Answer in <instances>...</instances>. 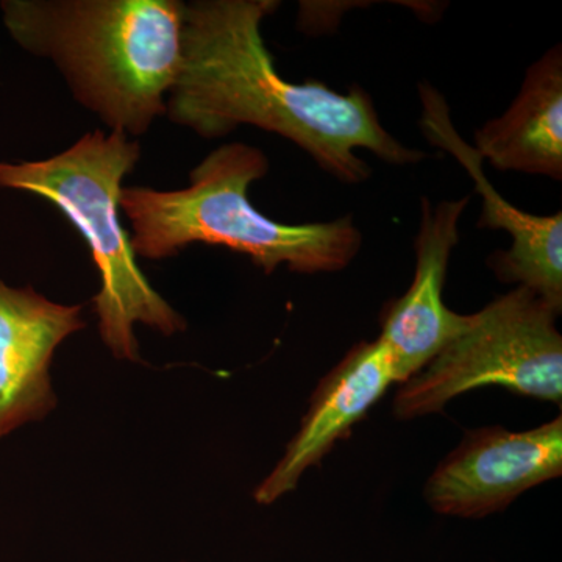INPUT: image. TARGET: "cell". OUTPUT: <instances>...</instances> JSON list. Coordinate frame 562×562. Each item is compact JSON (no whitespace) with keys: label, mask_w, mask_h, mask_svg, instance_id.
Masks as SVG:
<instances>
[{"label":"cell","mask_w":562,"mask_h":562,"mask_svg":"<svg viewBox=\"0 0 562 562\" xmlns=\"http://www.w3.org/2000/svg\"><path fill=\"white\" fill-rule=\"evenodd\" d=\"M277 0H198L184 3L181 65L166 113L203 138H222L241 125L297 144L322 171L347 184L371 179L358 150L387 165L428 157L405 146L380 121L371 94L353 85L338 92L322 81L294 83L276 68L261 35Z\"/></svg>","instance_id":"cell-1"},{"label":"cell","mask_w":562,"mask_h":562,"mask_svg":"<svg viewBox=\"0 0 562 562\" xmlns=\"http://www.w3.org/2000/svg\"><path fill=\"white\" fill-rule=\"evenodd\" d=\"M24 49L50 58L81 105L111 128L144 135L166 113L181 65L180 0H7Z\"/></svg>","instance_id":"cell-2"},{"label":"cell","mask_w":562,"mask_h":562,"mask_svg":"<svg viewBox=\"0 0 562 562\" xmlns=\"http://www.w3.org/2000/svg\"><path fill=\"white\" fill-rule=\"evenodd\" d=\"M269 172L257 147L232 143L211 151L177 191L122 188L120 206L132 224V249L146 260L176 257L192 244L227 247L266 273L344 271L360 254L362 235L353 217L283 224L262 214L249 187Z\"/></svg>","instance_id":"cell-3"},{"label":"cell","mask_w":562,"mask_h":562,"mask_svg":"<svg viewBox=\"0 0 562 562\" xmlns=\"http://www.w3.org/2000/svg\"><path fill=\"white\" fill-rule=\"evenodd\" d=\"M140 158L138 140L101 131L81 136L63 154L41 161L0 162V188L31 192L54 203L90 247L102 288L92 299L102 341L120 360H139L133 325L162 335L187 324L140 272L131 236L122 227V180Z\"/></svg>","instance_id":"cell-4"},{"label":"cell","mask_w":562,"mask_h":562,"mask_svg":"<svg viewBox=\"0 0 562 562\" xmlns=\"http://www.w3.org/2000/svg\"><path fill=\"white\" fill-rule=\"evenodd\" d=\"M560 312L517 286L468 314L464 327L395 392L397 419L442 412L465 392L486 386L553 403L562 401Z\"/></svg>","instance_id":"cell-5"},{"label":"cell","mask_w":562,"mask_h":562,"mask_svg":"<svg viewBox=\"0 0 562 562\" xmlns=\"http://www.w3.org/2000/svg\"><path fill=\"white\" fill-rule=\"evenodd\" d=\"M561 473V416L527 431L482 428L465 432L443 458L428 479L425 498L443 516L483 519Z\"/></svg>","instance_id":"cell-6"},{"label":"cell","mask_w":562,"mask_h":562,"mask_svg":"<svg viewBox=\"0 0 562 562\" xmlns=\"http://www.w3.org/2000/svg\"><path fill=\"white\" fill-rule=\"evenodd\" d=\"M420 131L431 146L449 151L472 177L483 199L476 227L506 232L512 247L490 257V268L503 283H517L543 299L557 312L562 310V213L538 216L506 201L492 187L483 160L471 144L461 138L450 117L449 103L431 83H419Z\"/></svg>","instance_id":"cell-7"},{"label":"cell","mask_w":562,"mask_h":562,"mask_svg":"<svg viewBox=\"0 0 562 562\" xmlns=\"http://www.w3.org/2000/svg\"><path fill=\"white\" fill-rule=\"evenodd\" d=\"M471 201V195H464L432 205L430 199L422 198L413 283L402 297L384 306L382 333L376 338L386 350L397 384L417 375L464 327L468 316L446 305L443 288L450 258L460 243L462 213Z\"/></svg>","instance_id":"cell-8"},{"label":"cell","mask_w":562,"mask_h":562,"mask_svg":"<svg viewBox=\"0 0 562 562\" xmlns=\"http://www.w3.org/2000/svg\"><path fill=\"white\" fill-rule=\"evenodd\" d=\"M83 327L80 305H60L32 286L0 280V438L55 408L52 357Z\"/></svg>","instance_id":"cell-9"},{"label":"cell","mask_w":562,"mask_h":562,"mask_svg":"<svg viewBox=\"0 0 562 562\" xmlns=\"http://www.w3.org/2000/svg\"><path fill=\"white\" fill-rule=\"evenodd\" d=\"M395 382L390 358L379 339L351 347L314 391L301 428L271 475L255 491V501L271 505L294 491L303 473L335 449L360 424Z\"/></svg>","instance_id":"cell-10"},{"label":"cell","mask_w":562,"mask_h":562,"mask_svg":"<svg viewBox=\"0 0 562 562\" xmlns=\"http://www.w3.org/2000/svg\"><path fill=\"white\" fill-rule=\"evenodd\" d=\"M473 149L501 172L562 180V47L532 63L509 109L475 133Z\"/></svg>","instance_id":"cell-11"}]
</instances>
